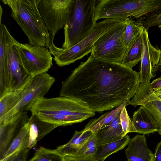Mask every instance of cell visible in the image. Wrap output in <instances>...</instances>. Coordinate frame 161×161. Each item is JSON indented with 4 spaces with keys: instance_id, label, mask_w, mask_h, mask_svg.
<instances>
[{
    "instance_id": "1",
    "label": "cell",
    "mask_w": 161,
    "mask_h": 161,
    "mask_svg": "<svg viewBox=\"0 0 161 161\" xmlns=\"http://www.w3.org/2000/svg\"><path fill=\"white\" fill-rule=\"evenodd\" d=\"M139 84V72L122 63L100 59L91 54L62 82L59 95L101 113L125 102L128 105Z\"/></svg>"
},
{
    "instance_id": "2",
    "label": "cell",
    "mask_w": 161,
    "mask_h": 161,
    "mask_svg": "<svg viewBox=\"0 0 161 161\" xmlns=\"http://www.w3.org/2000/svg\"><path fill=\"white\" fill-rule=\"evenodd\" d=\"M8 5L11 15L27 36L29 43L49 48L51 40L38 8V0H1Z\"/></svg>"
},
{
    "instance_id": "3",
    "label": "cell",
    "mask_w": 161,
    "mask_h": 161,
    "mask_svg": "<svg viewBox=\"0 0 161 161\" xmlns=\"http://www.w3.org/2000/svg\"><path fill=\"white\" fill-rule=\"evenodd\" d=\"M96 0H75L71 14L64 28L66 49L78 43L89 36L97 24L95 18Z\"/></svg>"
},
{
    "instance_id": "4",
    "label": "cell",
    "mask_w": 161,
    "mask_h": 161,
    "mask_svg": "<svg viewBox=\"0 0 161 161\" xmlns=\"http://www.w3.org/2000/svg\"><path fill=\"white\" fill-rule=\"evenodd\" d=\"M124 20L105 19L97 23L92 33L77 44L68 48L64 49L56 47L54 43L49 49L56 64L63 67L72 64L91 53L93 43L109 30L121 23Z\"/></svg>"
},
{
    "instance_id": "5",
    "label": "cell",
    "mask_w": 161,
    "mask_h": 161,
    "mask_svg": "<svg viewBox=\"0 0 161 161\" xmlns=\"http://www.w3.org/2000/svg\"><path fill=\"white\" fill-rule=\"evenodd\" d=\"M31 114H58L83 119L94 116L95 112L80 102L60 96L37 99L28 108Z\"/></svg>"
},
{
    "instance_id": "6",
    "label": "cell",
    "mask_w": 161,
    "mask_h": 161,
    "mask_svg": "<svg viewBox=\"0 0 161 161\" xmlns=\"http://www.w3.org/2000/svg\"><path fill=\"white\" fill-rule=\"evenodd\" d=\"M126 26L124 20L103 34L93 44L91 54L100 59L121 63L126 51L123 41Z\"/></svg>"
},
{
    "instance_id": "7",
    "label": "cell",
    "mask_w": 161,
    "mask_h": 161,
    "mask_svg": "<svg viewBox=\"0 0 161 161\" xmlns=\"http://www.w3.org/2000/svg\"><path fill=\"white\" fill-rule=\"evenodd\" d=\"M75 0H38V8L50 35L51 45L57 33L64 28Z\"/></svg>"
},
{
    "instance_id": "8",
    "label": "cell",
    "mask_w": 161,
    "mask_h": 161,
    "mask_svg": "<svg viewBox=\"0 0 161 161\" xmlns=\"http://www.w3.org/2000/svg\"><path fill=\"white\" fill-rule=\"evenodd\" d=\"M15 46L22 66L31 76L46 73L52 67L53 58L48 47L17 41Z\"/></svg>"
},
{
    "instance_id": "9",
    "label": "cell",
    "mask_w": 161,
    "mask_h": 161,
    "mask_svg": "<svg viewBox=\"0 0 161 161\" xmlns=\"http://www.w3.org/2000/svg\"><path fill=\"white\" fill-rule=\"evenodd\" d=\"M32 77L22 66L14 45L8 51L6 67L0 70V97L8 92L25 88Z\"/></svg>"
},
{
    "instance_id": "10",
    "label": "cell",
    "mask_w": 161,
    "mask_h": 161,
    "mask_svg": "<svg viewBox=\"0 0 161 161\" xmlns=\"http://www.w3.org/2000/svg\"><path fill=\"white\" fill-rule=\"evenodd\" d=\"M55 81V79L47 72L33 76L25 88L20 102L9 112L0 123L6 122L22 112L27 111L28 108L37 99L44 97Z\"/></svg>"
},
{
    "instance_id": "11",
    "label": "cell",
    "mask_w": 161,
    "mask_h": 161,
    "mask_svg": "<svg viewBox=\"0 0 161 161\" xmlns=\"http://www.w3.org/2000/svg\"><path fill=\"white\" fill-rule=\"evenodd\" d=\"M29 119L27 112L24 111L7 122L0 123V158Z\"/></svg>"
},
{
    "instance_id": "12",
    "label": "cell",
    "mask_w": 161,
    "mask_h": 161,
    "mask_svg": "<svg viewBox=\"0 0 161 161\" xmlns=\"http://www.w3.org/2000/svg\"><path fill=\"white\" fill-rule=\"evenodd\" d=\"M141 36L142 53L139 72L141 74L155 76V73L153 69L159 63L161 56V50L154 47L150 43L147 30L144 29Z\"/></svg>"
},
{
    "instance_id": "13",
    "label": "cell",
    "mask_w": 161,
    "mask_h": 161,
    "mask_svg": "<svg viewBox=\"0 0 161 161\" xmlns=\"http://www.w3.org/2000/svg\"><path fill=\"white\" fill-rule=\"evenodd\" d=\"M144 135H137L130 139L125 150L130 161H154V154L147 145Z\"/></svg>"
},
{
    "instance_id": "14",
    "label": "cell",
    "mask_w": 161,
    "mask_h": 161,
    "mask_svg": "<svg viewBox=\"0 0 161 161\" xmlns=\"http://www.w3.org/2000/svg\"><path fill=\"white\" fill-rule=\"evenodd\" d=\"M120 113L94 133L97 145L116 141L124 136L120 122Z\"/></svg>"
},
{
    "instance_id": "15",
    "label": "cell",
    "mask_w": 161,
    "mask_h": 161,
    "mask_svg": "<svg viewBox=\"0 0 161 161\" xmlns=\"http://www.w3.org/2000/svg\"><path fill=\"white\" fill-rule=\"evenodd\" d=\"M131 120L136 133L145 135L158 131L157 124L153 116L143 106H140L135 111Z\"/></svg>"
},
{
    "instance_id": "16",
    "label": "cell",
    "mask_w": 161,
    "mask_h": 161,
    "mask_svg": "<svg viewBox=\"0 0 161 161\" xmlns=\"http://www.w3.org/2000/svg\"><path fill=\"white\" fill-rule=\"evenodd\" d=\"M30 125L29 141L27 148L30 150L36 146L37 142L58 125L41 120L36 115L31 114L29 119Z\"/></svg>"
},
{
    "instance_id": "17",
    "label": "cell",
    "mask_w": 161,
    "mask_h": 161,
    "mask_svg": "<svg viewBox=\"0 0 161 161\" xmlns=\"http://www.w3.org/2000/svg\"><path fill=\"white\" fill-rule=\"evenodd\" d=\"M30 125L29 121L13 140L0 161H8L18 153L27 148L30 137Z\"/></svg>"
},
{
    "instance_id": "18",
    "label": "cell",
    "mask_w": 161,
    "mask_h": 161,
    "mask_svg": "<svg viewBox=\"0 0 161 161\" xmlns=\"http://www.w3.org/2000/svg\"><path fill=\"white\" fill-rule=\"evenodd\" d=\"M93 134L91 131H75L69 142L58 147L56 149L63 156H75L79 149Z\"/></svg>"
},
{
    "instance_id": "19",
    "label": "cell",
    "mask_w": 161,
    "mask_h": 161,
    "mask_svg": "<svg viewBox=\"0 0 161 161\" xmlns=\"http://www.w3.org/2000/svg\"><path fill=\"white\" fill-rule=\"evenodd\" d=\"M130 140L126 135L116 141L98 145L93 157L98 161H104L110 155L123 149L128 145Z\"/></svg>"
},
{
    "instance_id": "20",
    "label": "cell",
    "mask_w": 161,
    "mask_h": 161,
    "mask_svg": "<svg viewBox=\"0 0 161 161\" xmlns=\"http://www.w3.org/2000/svg\"><path fill=\"white\" fill-rule=\"evenodd\" d=\"M25 88L8 92L0 97V122L20 102Z\"/></svg>"
},
{
    "instance_id": "21",
    "label": "cell",
    "mask_w": 161,
    "mask_h": 161,
    "mask_svg": "<svg viewBox=\"0 0 161 161\" xmlns=\"http://www.w3.org/2000/svg\"><path fill=\"white\" fill-rule=\"evenodd\" d=\"M126 106V103L125 102L119 107L115 108L111 111L105 113L97 118L90 120L82 131H91L94 133L112 121L120 113L123 107Z\"/></svg>"
},
{
    "instance_id": "22",
    "label": "cell",
    "mask_w": 161,
    "mask_h": 161,
    "mask_svg": "<svg viewBox=\"0 0 161 161\" xmlns=\"http://www.w3.org/2000/svg\"><path fill=\"white\" fill-rule=\"evenodd\" d=\"M141 34L126 51L121 63L123 65L131 69L138 64L141 60L142 53Z\"/></svg>"
},
{
    "instance_id": "23",
    "label": "cell",
    "mask_w": 161,
    "mask_h": 161,
    "mask_svg": "<svg viewBox=\"0 0 161 161\" xmlns=\"http://www.w3.org/2000/svg\"><path fill=\"white\" fill-rule=\"evenodd\" d=\"M125 21L126 26L123 34V41L126 51L142 33L144 28L130 18L126 19Z\"/></svg>"
},
{
    "instance_id": "24",
    "label": "cell",
    "mask_w": 161,
    "mask_h": 161,
    "mask_svg": "<svg viewBox=\"0 0 161 161\" xmlns=\"http://www.w3.org/2000/svg\"><path fill=\"white\" fill-rule=\"evenodd\" d=\"M34 114L41 120L56 124L59 126L70 125L84 121L80 118L58 114H50L41 113Z\"/></svg>"
},
{
    "instance_id": "25",
    "label": "cell",
    "mask_w": 161,
    "mask_h": 161,
    "mask_svg": "<svg viewBox=\"0 0 161 161\" xmlns=\"http://www.w3.org/2000/svg\"><path fill=\"white\" fill-rule=\"evenodd\" d=\"M144 106L154 118L158 127V133L161 135V101L154 93Z\"/></svg>"
},
{
    "instance_id": "26",
    "label": "cell",
    "mask_w": 161,
    "mask_h": 161,
    "mask_svg": "<svg viewBox=\"0 0 161 161\" xmlns=\"http://www.w3.org/2000/svg\"><path fill=\"white\" fill-rule=\"evenodd\" d=\"M28 161H64L63 156L56 149L41 147Z\"/></svg>"
},
{
    "instance_id": "27",
    "label": "cell",
    "mask_w": 161,
    "mask_h": 161,
    "mask_svg": "<svg viewBox=\"0 0 161 161\" xmlns=\"http://www.w3.org/2000/svg\"><path fill=\"white\" fill-rule=\"evenodd\" d=\"M135 22L147 30L150 28L156 26L161 28V12L148 14L139 18Z\"/></svg>"
},
{
    "instance_id": "28",
    "label": "cell",
    "mask_w": 161,
    "mask_h": 161,
    "mask_svg": "<svg viewBox=\"0 0 161 161\" xmlns=\"http://www.w3.org/2000/svg\"><path fill=\"white\" fill-rule=\"evenodd\" d=\"M97 145L94 133L89 138L78 151L75 157H93L97 149Z\"/></svg>"
},
{
    "instance_id": "29",
    "label": "cell",
    "mask_w": 161,
    "mask_h": 161,
    "mask_svg": "<svg viewBox=\"0 0 161 161\" xmlns=\"http://www.w3.org/2000/svg\"><path fill=\"white\" fill-rule=\"evenodd\" d=\"M126 106L123 107L120 112V120L124 136L129 133L136 132V130L128 114Z\"/></svg>"
},
{
    "instance_id": "30",
    "label": "cell",
    "mask_w": 161,
    "mask_h": 161,
    "mask_svg": "<svg viewBox=\"0 0 161 161\" xmlns=\"http://www.w3.org/2000/svg\"><path fill=\"white\" fill-rule=\"evenodd\" d=\"M29 150L27 148H26L8 161H26Z\"/></svg>"
},
{
    "instance_id": "31",
    "label": "cell",
    "mask_w": 161,
    "mask_h": 161,
    "mask_svg": "<svg viewBox=\"0 0 161 161\" xmlns=\"http://www.w3.org/2000/svg\"><path fill=\"white\" fill-rule=\"evenodd\" d=\"M63 159L64 161H98L93 157H79L64 156Z\"/></svg>"
},
{
    "instance_id": "32",
    "label": "cell",
    "mask_w": 161,
    "mask_h": 161,
    "mask_svg": "<svg viewBox=\"0 0 161 161\" xmlns=\"http://www.w3.org/2000/svg\"><path fill=\"white\" fill-rule=\"evenodd\" d=\"M154 161H161V141L156 146Z\"/></svg>"
},
{
    "instance_id": "33",
    "label": "cell",
    "mask_w": 161,
    "mask_h": 161,
    "mask_svg": "<svg viewBox=\"0 0 161 161\" xmlns=\"http://www.w3.org/2000/svg\"><path fill=\"white\" fill-rule=\"evenodd\" d=\"M151 86L154 91L161 88V76L154 80L151 83Z\"/></svg>"
},
{
    "instance_id": "34",
    "label": "cell",
    "mask_w": 161,
    "mask_h": 161,
    "mask_svg": "<svg viewBox=\"0 0 161 161\" xmlns=\"http://www.w3.org/2000/svg\"><path fill=\"white\" fill-rule=\"evenodd\" d=\"M153 93L161 101V88L154 91Z\"/></svg>"
},
{
    "instance_id": "35",
    "label": "cell",
    "mask_w": 161,
    "mask_h": 161,
    "mask_svg": "<svg viewBox=\"0 0 161 161\" xmlns=\"http://www.w3.org/2000/svg\"><path fill=\"white\" fill-rule=\"evenodd\" d=\"M153 70L155 73L158 70H160L161 72V56L158 64L154 68Z\"/></svg>"
},
{
    "instance_id": "36",
    "label": "cell",
    "mask_w": 161,
    "mask_h": 161,
    "mask_svg": "<svg viewBox=\"0 0 161 161\" xmlns=\"http://www.w3.org/2000/svg\"><path fill=\"white\" fill-rule=\"evenodd\" d=\"M3 14V9L1 6L0 5V24H1V19H2V16Z\"/></svg>"
},
{
    "instance_id": "37",
    "label": "cell",
    "mask_w": 161,
    "mask_h": 161,
    "mask_svg": "<svg viewBox=\"0 0 161 161\" xmlns=\"http://www.w3.org/2000/svg\"><path fill=\"white\" fill-rule=\"evenodd\" d=\"M132 2H133V0H132V3H131V7L132 17Z\"/></svg>"
},
{
    "instance_id": "38",
    "label": "cell",
    "mask_w": 161,
    "mask_h": 161,
    "mask_svg": "<svg viewBox=\"0 0 161 161\" xmlns=\"http://www.w3.org/2000/svg\"><path fill=\"white\" fill-rule=\"evenodd\" d=\"M127 161H129V160H127Z\"/></svg>"
}]
</instances>
